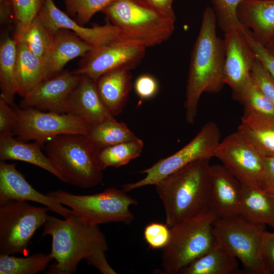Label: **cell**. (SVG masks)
Listing matches in <instances>:
<instances>
[{
  "label": "cell",
  "instance_id": "8fae6325",
  "mask_svg": "<svg viewBox=\"0 0 274 274\" xmlns=\"http://www.w3.org/2000/svg\"><path fill=\"white\" fill-rule=\"evenodd\" d=\"M17 123L13 135L17 139L34 141L42 146L55 136L66 134L87 135L90 126L82 118L69 113L43 112L33 108L13 106Z\"/></svg>",
  "mask_w": 274,
  "mask_h": 274
},
{
  "label": "cell",
  "instance_id": "44dd1931",
  "mask_svg": "<svg viewBox=\"0 0 274 274\" xmlns=\"http://www.w3.org/2000/svg\"><path fill=\"white\" fill-rule=\"evenodd\" d=\"M94 48L70 30H58L54 34L52 49L44 60L45 80L60 73L70 61L85 56Z\"/></svg>",
  "mask_w": 274,
  "mask_h": 274
},
{
  "label": "cell",
  "instance_id": "4316f807",
  "mask_svg": "<svg viewBox=\"0 0 274 274\" xmlns=\"http://www.w3.org/2000/svg\"><path fill=\"white\" fill-rule=\"evenodd\" d=\"M16 42L17 94L23 98L45 80V67L44 61L35 55L26 44Z\"/></svg>",
  "mask_w": 274,
  "mask_h": 274
},
{
  "label": "cell",
  "instance_id": "7bdbcfd3",
  "mask_svg": "<svg viewBox=\"0 0 274 274\" xmlns=\"http://www.w3.org/2000/svg\"><path fill=\"white\" fill-rule=\"evenodd\" d=\"M263 172L261 189L274 195V155H262Z\"/></svg>",
  "mask_w": 274,
  "mask_h": 274
},
{
  "label": "cell",
  "instance_id": "bcb514c9",
  "mask_svg": "<svg viewBox=\"0 0 274 274\" xmlns=\"http://www.w3.org/2000/svg\"><path fill=\"white\" fill-rule=\"evenodd\" d=\"M0 17L3 23L13 19L10 0H0Z\"/></svg>",
  "mask_w": 274,
  "mask_h": 274
},
{
  "label": "cell",
  "instance_id": "f546056e",
  "mask_svg": "<svg viewBox=\"0 0 274 274\" xmlns=\"http://www.w3.org/2000/svg\"><path fill=\"white\" fill-rule=\"evenodd\" d=\"M87 136L99 149L138 138L126 124L115 118L90 126Z\"/></svg>",
  "mask_w": 274,
  "mask_h": 274
},
{
  "label": "cell",
  "instance_id": "7a4b0ae2",
  "mask_svg": "<svg viewBox=\"0 0 274 274\" xmlns=\"http://www.w3.org/2000/svg\"><path fill=\"white\" fill-rule=\"evenodd\" d=\"M210 159L194 161L155 185L169 227L210 209Z\"/></svg>",
  "mask_w": 274,
  "mask_h": 274
},
{
  "label": "cell",
  "instance_id": "c3c4849f",
  "mask_svg": "<svg viewBox=\"0 0 274 274\" xmlns=\"http://www.w3.org/2000/svg\"></svg>",
  "mask_w": 274,
  "mask_h": 274
},
{
  "label": "cell",
  "instance_id": "d6986e66",
  "mask_svg": "<svg viewBox=\"0 0 274 274\" xmlns=\"http://www.w3.org/2000/svg\"><path fill=\"white\" fill-rule=\"evenodd\" d=\"M66 113L81 117L90 126L115 118L101 100L95 81L84 75L68 99Z\"/></svg>",
  "mask_w": 274,
  "mask_h": 274
},
{
  "label": "cell",
  "instance_id": "9c48e42d",
  "mask_svg": "<svg viewBox=\"0 0 274 274\" xmlns=\"http://www.w3.org/2000/svg\"><path fill=\"white\" fill-rule=\"evenodd\" d=\"M265 226L237 215L218 218L214 223L213 232L215 237L241 261L244 273L264 274L261 246Z\"/></svg>",
  "mask_w": 274,
  "mask_h": 274
},
{
  "label": "cell",
  "instance_id": "1f68e13d",
  "mask_svg": "<svg viewBox=\"0 0 274 274\" xmlns=\"http://www.w3.org/2000/svg\"><path fill=\"white\" fill-rule=\"evenodd\" d=\"M53 259L50 254L42 253L25 257L0 254V274H36L45 269Z\"/></svg>",
  "mask_w": 274,
  "mask_h": 274
},
{
  "label": "cell",
  "instance_id": "ab89813d",
  "mask_svg": "<svg viewBox=\"0 0 274 274\" xmlns=\"http://www.w3.org/2000/svg\"><path fill=\"white\" fill-rule=\"evenodd\" d=\"M0 97V137L13 136L17 115L13 108Z\"/></svg>",
  "mask_w": 274,
  "mask_h": 274
},
{
  "label": "cell",
  "instance_id": "cb8c5ba5",
  "mask_svg": "<svg viewBox=\"0 0 274 274\" xmlns=\"http://www.w3.org/2000/svg\"><path fill=\"white\" fill-rule=\"evenodd\" d=\"M239 216L247 221L274 228V195L241 184Z\"/></svg>",
  "mask_w": 274,
  "mask_h": 274
},
{
  "label": "cell",
  "instance_id": "9a60e30c",
  "mask_svg": "<svg viewBox=\"0 0 274 274\" xmlns=\"http://www.w3.org/2000/svg\"><path fill=\"white\" fill-rule=\"evenodd\" d=\"M38 15L53 33L59 29L68 30L94 47L108 45L120 39L118 28L107 19L105 24L84 27L58 9L53 0H43Z\"/></svg>",
  "mask_w": 274,
  "mask_h": 274
},
{
  "label": "cell",
  "instance_id": "7dc6e473",
  "mask_svg": "<svg viewBox=\"0 0 274 274\" xmlns=\"http://www.w3.org/2000/svg\"><path fill=\"white\" fill-rule=\"evenodd\" d=\"M265 47L271 52L274 54V35L268 42V43L264 46Z\"/></svg>",
  "mask_w": 274,
  "mask_h": 274
},
{
  "label": "cell",
  "instance_id": "52a82bcc",
  "mask_svg": "<svg viewBox=\"0 0 274 274\" xmlns=\"http://www.w3.org/2000/svg\"><path fill=\"white\" fill-rule=\"evenodd\" d=\"M48 194L62 205L67 207L83 222L97 225L108 223L129 224L134 215L129 208L138 201L123 190L114 187L90 195H77L58 190Z\"/></svg>",
  "mask_w": 274,
  "mask_h": 274
},
{
  "label": "cell",
  "instance_id": "4fadbf2b",
  "mask_svg": "<svg viewBox=\"0 0 274 274\" xmlns=\"http://www.w3.org/2000/svg\"><path fill=\"white\" fill-rule=\"evenodd\" d=\"M146 48L119 39L108 45L95 47L83 57L79 66L72 73L86 76L96 82L99 77L110 71L133 68L144 57Z\"/></svg>",
  "mask_w": 274,
  "mask_h": 274
},
{
  "label": "cell",
  "instance_id": "5b68a950",
  "mask_svg": "<svg viewBox=\"0 0 274 274\" xmlns=\"http://www.w3.org/2000/svg\"><path fill=\"white\" fill-rule=\"evenodd\" d=\"M100 149L87 135L66 134L45 143V154L62 182L82 189L93 188L104 179L98 160Z\"/></svg>",
  "mask_w": 274,
  "mask_h": 274
},
{
  "label": "cell",
  "instance_id": "7402d4cb",
  "mask_svg": "<svg viewBox=\"0 0 274 274\" xmlns=\"http://www.w3.org/2000/svg\"><path fill=\"white\" fill-rule=\"evenodd\" d=\"M100 97L115 117L122 112L132 87L130 70L119 68L107 72L96 81Z\"/></svg>",
  "mask_w": 274,
  "mask_h": 274
},
{
  "label": "cell",
  "instance_id": "8992f818",
  "mask_svg": "<svg viewBox=\"0 0 274 274\" xmlns=\"http://www.w3.org/2000/svg\"><path fill=\"white\" fill-rule=\"evenodd\" d=\"M218 218L209 209L170 227L169 239L162 249V273H179L204 254L214 242L213 225Z\"/></svg>",
  "mask_w": 274,
  "mask_h": 274
},
{
  "label": "cell",
  "instance_id": "5bb4252c",
  "mask_svg": "<svg viewBox=\"0 0 274 274\" xmlns=\"http://www.w3.org/2000/svg\"><path fill=\"white\" fill-rule=\"evenodd\" d=\"M242 28L224 33V81L231 89L234 99L251 80L252 64L256 58Z\"/></svg>",
  "mask_w": 274,
  "mask_h": 274
},
{
  "label": "cell",
  "instance_id": "8d00e7d4",
  "mask_svg": "<svg viewBox=\"0 0 274 274\" xmlns=\"http://www.w3.org/2000/svg\"><path fill=\"white\" fill-rule=\"evenodd\" d=\"M251 77L261 92L274 103V77L256 57L252 64Z\"/></svg>",
  "mask_w": 274,
  "mask_h": 274
},
{
  "label": "cell",
  "instance_id": "f6af8a7d",
  "mask_svg": "<svg viewBox=\"0 0 274 274\" xmlns=\"http://www.w3.org/2000/svg\"><path fill=\"white\" fill-rule=\"evenodd\" d=\"M156 9L173 16L176 17L173 9L174 0H144Z\"/></svg>",
  "mask_w": 274,
  "mask_h": 274
},
{
  "label": "cell",
  "instance_id": "74e56055",
  "mask_svg": "<svg viewBox=\"0 0 274 274\" xmlns=\"http://www.w3.org/2000/svg\"><path fill=\"white\" fill-rule=\"evenodd\" d=\"M144 237L150 248L154 249H162L169 239L170 227L166 224L151 223L145 227Z\"/></svg>",
  "mask_w": 274,
  "mask_h": 274
},
{
  "label": "cell",
  "instance_id": "e575fe53",
  "mask_svg": "<svg viewBox=\"0 0 274 274\" xmlns=\"http://www.w3.org/2000/svg\"><path fill=\"white\" fill-rule=\"evenodd\" d=\"M13 18L16 25L15 34L24 32L38 15L43 0H10Z\"/></svg>",
  "mask_w": 274,
  "mask_h": 274
},
{
  "label": "cell",
  "instance_id": "ba28073f",
  "mask_svg": "<svg viewBox=\"0 0 274 274\" xmlns=\"http://www.w3.org/2000/svg\"><path fill=\"white\" fill-rule=\"evenodd\" d=\"M47 207L32 206L27 201L0 200V254L23 253L37 230L49 216Z\"/></svg>",
  "mask_w": 274,
  "mask_h": 274
},
{
  "label": "cell",
  "instance_id": "ac0fdd59",
  "mask_svg": "<svg viewBox=\"0 0 274 274\" xmlns=\"http://www.w3.org/2000/svg\"><path fill=\"white\" fill-rule=\"evenodd\" d=\"M210 209L218 218L239 215L241 183L223 165L210 166Z\"/></svg>",
  "mask_w": 274,
  "mask_h": 274
},
{
  "label": "cell",
  "instance_id": "484cf974",
  "mask_svg": "<svg viewBox=\"0 0 274 274\" xmlns=\"http://www.w3.org/2000/svg\"><path fill=\"white\" fill-rule=\"evenodd\" d=\"M42 145L35 142L26 143L15 139L13 136L0 137V159L2 161L14 160L27 162L52 174L62 181L47 155L41 150Z\"/></svg>",
  "mask_w": 274,
  "mask_h": 274
},
{
  "label": "cell",
  "instance_id": "7c38bea8",
  "mask_svg": "<svg viewBox=\"0 0 274 274\" xmlns=\"http://www.w3.org/2000/svg\"><path fill=\"white\" fill-rule=\"evenodd\" d=\"M214 157L242 184L261 188L262 155L237 130L220 142Z\"/></svg>",
  "mask_w": 274,
  "mask_h": 274
},
{
  "label": "cell",
  "instance_id": "83f0119b",
  "mask_svg": "<svg viewBox=\"0 0 274 274\" xmlns=\"http://www.w3.org/2000/svg\"><path fill=\"white\" fill-rule=\"evenodd\" d=\"M17 42L9 37L4 39L0 46V97L10 106L17 94L16 76Z\"/></svg>",
  "mask_w": 274,
  "mask_h": 274
},
{
  "label": "cell",
  "instance_id": "f1b7e54d",
  "mask_svg": "<svg viewBox=\"0 0 274 274\" xmlns=\"http://www.w3.org/2000/svg\"><path fill=\"white\" fill-rule=\"evenodd\" d=\"M54 34L38 15L27 29L23 33L15 34L14 39L26 44L31 52L44 62L52 49Z\"/></svg>",
  "mask_w": 274,
  "mask_h": 274
},
{
  "label": "cell",
  "instance_id": "277c9868",
  "mask_svg": "<svg viewBox=\"0 0 274 274\" xmlns=\"http://www.w3.org/2000/svg\"><path fill=\"white\" fill-rule=\"evenodd\" d=\"M120 32V40L145 48L167 40L175 28L176 17L144 0H116L102 12Z\"/></svg>",
  "mask_w": 274,
  "mask_h": 274
},
{
  "label": "cell",
  "instance_id": "d6a6232c",
  "mask_svg": "<svg viewBox=\"0 0 274 274\" xmlns=\"http://www.w3.org/2000/svg\"><path fill=\"white\" fill-rule=\"evenodd\" d=\"M235 99L243 105L245 110L274 117V103L261 92L251 78Z\"/></svg>",
  "mask_w": 274,
  "mask_h": 274
},
{
  "label": "cell",
  "instance_id": "ffe728a7",
  "mask_svg": "<svg viewBox=\"0 0 274 274\" xmlns=\"http://www.w3.org/2000/svg\"><path fill=\"white\" fill-rule=\"evenodd\" d=\"M237 17L264 46L274 35V0H244L237 8Z\"/></svg>",
  "mask_w": 274,
  "mask_h": 274
},
{
  "label": "cell",
  "instance_id": "603a6c76",
  "mask_svg": "<svg viewBox=\"0 0 274 274\" xmlns=\"http://www.w3.org/2000/svg\"><path fill=\"white\" fill-rule=\"evenodd\" d=\"M180 274H241L237 258L215 237L210 249L184 268Z\"/></svg>",
  "mask_w": 274,
  "mask_h": 274
},
{
  "label": "cell",
  "instance_id": "2e32d148",
  "mask_svg": "<svg viewBox=\"0 0 274 274\" xmlns=\"http://www.w3.org/2000/svg\"><path fill=\"white\" fill-rule=\"evenodd\" d=\"M80 79L81 76L72 72L61 71L38 84L22 98L19 107L66 113L68 99Z\"/></svg>",
  "mask_w": 274,
  "mask_h": 274
},
{
  "label": "cell",
  "instance_id": "836d02e7",
  "mask_svg": "<svg viewBox=\"0 0 274 274\" xmlns=\"http://www.w3.org/2000/svg\"><path fill=\"white\" fill-rule=\"evenodd\" d=\"M116 0H64L67 13L80 24L89 22L97 13L102 12Z\"/></svg>",
  "mask_w": 274,
  "mask_h": 274
},
{
  "label": "cell",
  "instance_id": "30bf717a",
  "mask_svg": "<svg viewBox=\"0 0 274 274\" xmlns=\"http://www.w3.org/2000/svg\"><path fill=\"white\" fill-rule=\"evenodd\" d=\"M220 142V131L213 121L204 124L195 137L173 155L160 159L151 167L139 172L145 174L141 180L123 186L128 192L148 185H155L170 174L197 160L214 157Z\"/></svg>",
  "mask_w": 274,
  "mask_h": 274
},
{
  "label": "cell",
  "instance_id": "ee69618b",
  "mask_svg": "<svg viewBox=\"0 0 274 274\" xmlns=\"http://www.w3.org/2000/svg\"><path fill=\"white\" fill-rule=\"evenodd\" d=\"M105 253L101 252L96 253L86 260L89 264L95 267L103 274H116V271L109 264Z\"/></svg>",
  "mask_w": 274,
  "mask_h": 274
},
{
  "label": "cell",
  "instance_id": "60d3db41",
  "mask_svg": "<svg viewBox=\"0 0 274 274\" xmlns=\"http://www.w3.org/2000/svg\"><path fill=\"white\" fill-rule=\"evenodd\" d=\"M261 255L264 274H274V232H263Z\"/></svg>",
  "mask_w": 274,
  "mask_h": 274
},
{
  "label": "cell",
  "instance_id": "3957f363",
  "mask_svg": "<svg viewBox=\"0 0 274 274\" xmlns=\"http://www.w3.org/2000/svg\"><path fill=\"white\" fill-rule=\"evenodd\" d=\"M43 226V236L52 237L50 254L55 260L46 273H73L82 259L108 250L99 226L83 222L74 214L63 220L49 216Z\"/></svg>",
  "mask_w": 274,
  "mask_h": 274
},
{
  "label": "cell",
  "instance_id": "e0dca14e",
  "mask_svg": "<svg viewBox=\"0 0 274 274\" xmlns=\"http://www.w3.org/2000/svg\"><path fill=\"white\" fill-rule=\"evenodd\" d=\"M16 163L0 162V200L15 199L40 203L67 219L74 214L47 194L36 190L16 167Z\"/></svg>",
  "mask_w": 274,
  "mask_h": 274
},
{
  "label": "cell",
  "instance_id": "b9f144b4",
  "mask_svg": "<svg viewBox=\"0 0 274 274\" xmlns=\"http://www.w3.org/2000/svg\"><path fill=\"white\" fill-rule=\"evenodd\" d=\"M134 88L136 94L142 99H148L154 96L158 90L156 79L149 74H143L135 80Z\"/></svg>",
  "mask_w": 274,
  "mask_h": 274
},
{
  "label": "cell",
  "instance_id": "f35d334b",
  "mask_svg": "<svg viewBox=\"0 0 274 274\" xmlns=\"http://www.w3.org/2000/svg\"><path fill=\"white\" fill-rule=\"evenodd\" d=\"M242 30L251 45L256 57L265 65L274 77V54L269 51L265 46L258 42L253 36L250 30L244 27Z\"/></svg>",
  "mask_w": 274,
  "mask_h": 274
},
{
  "label": "cell",
  "instance_id": "d590c367",
  "mask_svg": "<svg viewBox=\"0 0 274 274\" xmlns=\"http://www.w3.org/2000/svg\"><path fill=\"white\" fill-rule=\"evenodd\" d=\"M217 24L225 33L233 28H242L237 17V9L244 0H211Z\"/></svg>",
  "mask_w": 274,
  "mask_h": 274
},
{
  "label": "cell",
  "instance_id": "6da1fadb",
  "mask_svg": "<svg viewBox=\"0 0 274 274\" xmlns=\"http://www.w3.org/2000/svg\"><path fill=\"white\" fill-rule=\"evenodd\" d=\"M216 26L213 9L208 7L190 57L184 104L186 120L189 124L195 120L201 94L219 92L225 84L224 41L217 36Z\"/></svg>",
  "mask_w": 274,
  "mask_h": 274
},
{
  "label": "cell",
  "instance_id": "d4e9b609",
  "mask_svg": "<svg viewBox=\"0 0 274 274\" xmlns=\"http://www.w3.org/2000/svg\"><path fill=\"white\" fill-rule=\"evenodd\" d=\"M237 131L262 155H274V117L245 110Z\"/></svg>",
  "mask_w": 274,
  "mask_h": 274
},
{
  "label": "cell",
  "instance_id": "4dcf8cb0",
  "mask_svg": "<svg viewBox=\"0 0 274 274\" xmlns=\"http://www.w3.org/2000/svg\"><path fill=\"white\" fill-rule=\"evenodd\" d=\"M144 143L138 138L127 142L100 149L98 160L103 170L108 167H118L139 157Z\"/></svg>",
  "mask_w": 274,
  "mask_h": 274
}]
</instances>
